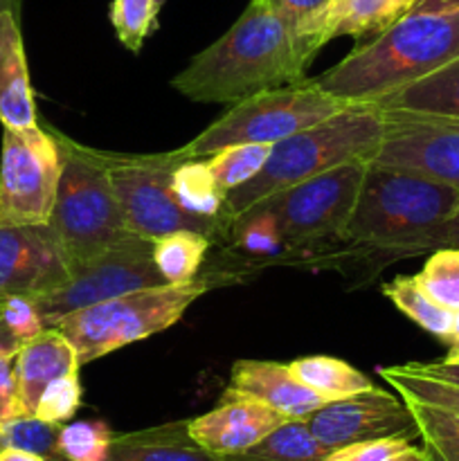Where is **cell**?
<instances>
[{"instance_id":"obj_35","label":"cell","mask_w":459,"mask_h":461,"mask_svg":"<svg viewBox=\"0 0 459 461\" xmlns=\"http://www.w3.org/2000/svg\"><path fill=\"white\" fill-rule=\"evenodd\" d=\"M0 322L4 324V329L12 333L18 345H22L45 329L36 300L30 295H3Z\"/></svg>"},{"instance_id":"obj_39","label":"cell","mask_w":459,"mask_h":461,"mask_svg":"<svg viewBox=\"0 0 459 461\" xmlns=\"http://www.w3.org/2000/svg\"><path fill=\"white\" fill-rule=\"evenodd\" d=\"M410 367L417 369V372L428 374L432 378H439V381L453 383L459 385V345L450 347L448 354L439 360H430V363H408Z\"/></svg>"},{"instance_id":"obj_2","label":"cell","mask_w":459,"mask_h":461,"mask_svg":"<svg viewBox=\"0 0 459 461\" xmlns=\"http://www.w3.org/2000/svg\"><path fill=\"white\" fill-rule=\"evenodd\" d=\"M459 59V12L408 14L313 81L346 104H378Z\"/></svg>"},{"instance_id":"obj_30","label":"cell","mask_w":459,"mask_h":461,"mask_svg":"<svg viewBox=\"0 0 459 461\" xmlns=\"http://www.w3.org/2000/svg\"><path fill=\"white\" fill-rule=\"evenodd\" d=\"M162 0H112L111 23L117 41L140 54L148 36L160 25Z\"/></svg>"},{"instance_id":"obj_46","label":"cell","mask_w":459,"mask_h":461,"mask_svg":"<svg viewBox=\"0 0 459 461\" xmlns=\"http://www.w3.org/2000/svg\"><path fill=\"white\" fill-rule=\"evenodd\" d=\"M459 345V311L454 313V322H453V338H450V347Z\"/></svg>"},{"instance_id":"obj_43","label":"cell","mask_w":459,"mask_h":461,"mask_svg":"<svg viewBox=\"0 0 459 461\" xmlns=\"http://www.w3.org/2000/svg\"><path fill=\"white\" fill-rule=\"evenodd\" d=\"M394 461H430V457L426 455V450H418L414 448V446H410V448H405L403 453L396 455Z\"/></svg>"},{"instance_id":"obj_14","label":"cell","mask_w":459,"mask_h":461,"mask_svg":"<svg viewBox=\"0 0 459 461\" xmlns=\"http://www.w3.org/2000/svg\"><path fill=\"white\" fill-rule=\"evenodd\" d=\"M70 279L57 237L48 225L0 228V297H40Z\"/></svg>"},{"instance_id":"obj_45","label":"cell","mask_w":459,"mask_h":461,"mask_svg":"<svg viewBox=\"0 0 459 461\" xmlns=\"http://www.w3.org/2000/svg\"><path fill=\"white\" fill-rule=\"evenodd\" d=\"M12 12V14H21V0H0V14Z\"/></svg>"},{"instance_id":"obj_29","label":"cell","mask_w":459,"mask_h":461,"mask_svg":"<svg viewBox=\"0 0 459 461\" xmlns=\"http://www.w3.org/2000/svg\"><path fill=\"white\" fill-rule=\"evenodd\" d=\"M270 149H273V144H232V147H225L220 151L212 153L205 160L219 187L228 194L246 185L248 180H252L264 169L266 160L270 156Z\"/></svg>"},{"instance_id":"obj_44","label":"cell","mask_w":459,"mask_h":461,"mask_svg":"<svg viewBox=\"0 0 459 461\" xmlns=\"http://www.w3.org/2000/svg\"><path fill=\"white\" fill-rule=\"evenodd\" d=\"M18 342L14 340V336L12 333L7 331V329H4V324L0 322V349H9V351H18Z\"/></svg>"},{"instance_id":"obj_15","label":"cell","mask_w":459,"mask_h":461,"mask_svg":"<svg viewBox=\"0 0 459 461\" xmlns=\"http://www.w3.org/2000/svg\"><path fill=\"white\" fill-rule=\"evenodd\" d=\"M284 421L288 419H284L261 401L225 390L223 399L214 410L189 419V435L207 453L232 457L259 444Z\"/></svg>"},{"instance_id":"obj_1","label":"cell","mask_w":459,"mask_h":461,"mask_svg":"<svg viewBox=\"0 0 459 461\" xmlns=\"http://www.w3.org/2000/svg\"><path fill=\"white\" fill-rule=\"evenodd\" d=\"M313 59L295 27L250 0L238 21L198 52L171 86L198 104H237L264 90L302 84Z\"/></svg>"},{"instance_id":"obj_31","label":"cell","mask_w":459,"mask_h":461,"mask_svg":"<svg viewBox=\"0 0 459 461\" xmlns=\"http://www.w3.org/2000/svg\"><path fill=\"white\" fill-rule=\"evenodd\" d=\"M423 291L444 309L459 311V248L446 246L432 250L421 273L414 275Z\"/></svg>"},{"instance_id":"obj_41","label":"cell","mask_w":459,"mask_h":461,"mask_svg":"<svg viewBox=\"0 0 459 461\" xmlns=\"http://www.w3.org/2000/svg\"><path fill=\"white\" fill-rule=\"evenodd\" d=\"M454 246L459 248V212L441 228L439 237H436V248Z\"/></svg>"},{"instance_id":"obj_20","label":"cell","mask_w":459,"mask_h":461,"mask_svg":"<svg viewBox=\"0 0 459 461\" xmlns=\"http://www.w3.org/2000/svg\"><path fill=\"white\" fill-rule=\"evenodd\" d=\"M106 461H228L207 453L189 435V421L165 423L112 437Z\"/></svg>"},{"instance_id":"obj_8","label":"cell","mask_w":459,"mask_h":461,"mask_svg":"<svg viewBox=\"0 0 459 461\" xmlns=\"http://www.w3.org/2000/svg\"><path fill=\"white\" fill-rule=\"evenodd\" d=\"M102 153L130 234L156 241L178 230H194L212 241L230 239L232 221L196 216L184 210L176 198L171 176L180 162L187 160L183 149L153 156Z\"/></svg>"},{"instance_id":"obj_23","label":"cell","mask_w":459,"mask_h":461,"mask_svg":"<svg viewBox=\"0 0 459 461\" xmlns=\"http://www.w3.org/2000/svg\"><path fill=\"white\" fill-rule=\"evenodd\" d=\"M327 446L320 444L304 419L284 421L266 435L259 444L243 453L225 457L228 461H324L331 455Z\"/></svg>"},{"instance_id":"obj_37","label":"cell","mask_w":459,"mask_h":461,"mask_svg":"<svg viewBox=\"0 0 459 461\" xmlns=\"http://www.w3.org/2000/svg\"><path fill=\"white\" fill-rule=\"evenodd\" d=\"M14 356H16V351L0 349V426L21 417Z\"/></svg>"},{"instance_id":"obj_27","label":"cell","mask_w":459,"mask_h":461,"mask_svg":"<svg viewBox=\"0 0 459 461\" xmlns=\"http://www.w3.org/2000/svg\"><path fill=\"white\" fill-rule=\"evenodd\" d=\"M414 426L430 461H459V412L408 401Z\"/></svg>"},{"instance_id":"obj_3","label":"cell","mask_w":459,"mask_h":461,"mask_svg":"<svg viewBox=\"0 0 459 461\" xmlns=\"http://www.w3.org/2000/svg\"><path fill=\"white\" fill-rule=\"evenodd\" d=\"M459 212V192L414 171L367 165L346 241L394 257L436 250L441 228Z\"/></svg>"},{"instance_id":"obj_11","label":"cell","mask_w":459,"mask_h":461,"mask_svg":"<svg viewBox=\"0 0 459 461\" xmlns=\"http://www.w3.org/2000/svg\"><path fill=\"white\" fill-rule=\"evenodd\" d=\"M165 284V277L153 261L151 239L126 234L122 241L70 275V279L57 291L36 297V306L48 329L57 327L66 315L75 311Z\"/></svg>"},{"instance_id":"obj_47","label":"cell","mask_w":459,"mask_h":461,"mask_svg":"<svg viewBox=\"0 0 459 461\" xmlns=\"http://www.w3.org/2000/svg\"><path fill=\"white\" fill-rule=\"evenodd\" d=\"M0 306H3V297H0Z\"/></svg>"},{"instance_id":"obj_9","label":"cell","mask_w":459,"mask_h":461,"mask_svg":"<svg viewBox=\"0 0 459 461\" xmlns=\"http://www.w3.org/2000/svg\"><path fill=\"white\" fill-rule=\"evenodd\" d=\"M369 162L354 160L264 198L250 210L273 219L284 250L345 237ZM248 212V210H246Z\"/></svg>"},{"instance_id":"obj_12","label":"cell","mask_w":459,"mask_h":461,"mask_svg":"<svg viewBox=\"0 0 459 461\" xmlns=\"http://www.w3.org/2000/svg\"><path fill=\"white\" fill-rule=\"evenodd\" d=\"M369 165L414 171L459 192V117L382 111V140Z\"/></svg>"},{"instance_id":"obj_33","label":"cell","mask_w":459,"mask_h":461,"mask_svg":"<svg viewBox=\"0 0 459 461\" xmlns=\"http://www.w3.org/2000/svg\"><path fill=\"white\" fill-rule=\"evenodd\" d=\"M58 430L57 423L40 421L36 417H16L0 426V450L18 448L45 457L48 461L58 459Z\"/></svg>"},{"instance_id":"obj_42","label":"cell","mask_w":459,"mask_h":461,"mask_svg":"<svg viewBox=\"0 0 459 461\" xmlns=\"http://www.w3.org/2000/svg\"><path fill=\"white\" fill-rule=\"evenodd\" d=\"M0 461H48L40 455L27 453V450H18V448H3L0 450Z\"/></svg>"},{"instance_id":"obj_13","label":"cell","mask_w":459,"mask_h":461,"mask_svg":"<svg viewBox=\"0 0 459 461\" xmlns=\"http://www.w3.org/2000/svg\"><path fill=\"white\" fill-rule=\"evenodd\" d=\"M310 432L328 450L342 448L360 441L387 439V437H418L412 412L403 396L387 390H369L346 399L328 401L315 410L309 419Z\"/></svg>"},{"instance_id":"obj_26","label":"cell","mask_w":459,"mask_h":461,"mask_svg":"<svg viewBox=\"0 0 459 461\" xmlns=\"http://www.w3.org/2000/svg\"><path fill=\"white\" fill-rule=\"evenodd\" d=\"M212 239L194 230H178L153 241V261L166 284L196 282Z\"/></svg>"},{"instance_id":"obj_19","label":"cell","mask_w":459,"mask_h":461,"mask_svg":"<svg viewBox=\"0 0 459 461\" xmlns=\"http://www.w3.org/2000/svg\"><path fill=\"white\" fill-rule=\"evenodd\" d=\"M0 122L7 129L39 124L21 25L12 12L0 14Z\"/></svg>"},{"instance_id":"obj_4","label":"cell","mask_w":459,"mask_h":461,"mask_svg":"<svg viewBox=\"0 0 459 461\" xmlns=\"http://www.w3.org/2000/svg\"><path fill=\"white\" fill-rule=\"evenodd\" d=\"M382 140V108L351 104L320 124L273 144L264 169L241 187L225 194L232 221L264 198L315 178L345 162H369Z\"/></svg>"},{"instance_id":"obj_18","label":"cell","mask_w":459,"mask_h":461,"mask_svg":"<svg viewBox=\"0 0 459 461\" xmlns=\"http://www.w3.org/2000/svg\"><path fill=\"white\" fill-rule=\"evenodd\" d=\"M79 367L81 360L75 347L66 340L58 329L48 327L22 342L14 356L21 417H34L45 387L66 374L79 372Z\"/></svg>"},{"instance_id":"obj_22","label":"cell","mask_w":459,"mask_h":461,"mask_svg":"<svg viewBox=\"0 0 459 461\" xmlns=\"http://www.w3.org/2000/svg\"><path fill=\"white\" fill-rule=\"evenodd\" d=\"M171 183L176 198L187 212L205 219L232 221L225 205V192L216 183L205 158H189L180 162L174 169Z\"/></svg>"},{"instance_id":"obj_34","label":"cell","mask_w":459,"mask_h":461,"mask_svg":"<svg viewBox=\"0 0 459 461\" xmlns=\"http://www.w3.org/2000/svg\"><path fill=\"white\" fill-rule=\"evenodd\" d=\"M81 405V383H79V372L66 374V376L57 378V381L50 383L45 387V392L40 394L39 405H36L34 417L40 421L63 423L70 421L76 414Z\"/></svg>"},{"instance_id":"obj_7","label":"cell","mask_w":459,"mask_h":461,"mask_svg":"<svg viewBox=\"0 0 459 461\" xmlns=\"http://www.w3.org/2000/svg\"><path fill=\"white\" fill-rule=\"evenodd\" d=\"M346 106L351 104L333 97L310 79L279 86L232 104L225 115L180 149L189 160L207 158L232 144H277L328 120Z\"/></svg>"},{"instance_id":"obj_21","label":"cell","mask_w":459,"mask_h":461,"mask_svg":"<svg viewBox=\"0 0 459 461\" xmlns=\"http://www.w3.org/2000/svg\"><path fill=\"white\" fill-rule=\"evenodd\" d=\"M376 106L382 111H412L459 117V59L428 75L426 79L390 95Z\"/></svg>"},{"instance_id":"obj_6","label":"cell","mask_w":459,"mask_h":461,"mask_svg":"<svg viewBox=\"0 0 459 461\" xmlns=\"http://www.w3.org/2000/svg\"><path fill=\"white\" fill-rule=\"evenodd\" d=\"M212 284L196 279L192 284H165L142 288L88 309L66 315L54 329L75 347L81 365L104 358L133 342L147 340L180 322L189 306L201 300Z\"/></svg>"},{"instance_id":"obj_24","label":"cell","mask_w":459,"mask_h":461,"mask_svg":"<svg viewBox=\"0 0 459 461\" xmlns=\"http://www.w3.org/2000/svg\"><path fill=\"white\" fill-rule=\"evenodd\" d=\"M288 367L309 390L322 396L327 403L374 387L363 372L351 367L345 360L331 358V356H304V358L288 363Z\"/></svg>"},{"instance_id":"obj_28","label":"cell","mask_w":459,"mask_h":461,"mask_svg":"<svg viewBox=\"0 0 459 461\" xmlns=\"http://www.w3.org/2000/svg\"><path fill=\"white\" fill-rule=\"evenodd\" d=\"M385 383H390L392 390L408 401H418V403L436 405V408L453 410L459 412V385L439 381L428 374L417 372V369L405 365H392V367L378 369Z\"/></svg>"},{"instance_id":"obj_5","label":"cell","mask_w":459,"mask_h":461,"mask_svg":"<svg viewBox=\"0 0 459 461\" xmlns=\"http://www.w3.org/2000/svg\"><path fill=\"white\" fill-rule=\"evenodd\" d=\"M50 131L61 151V176L48 228L57 237L68 270L75 275L130 232L104 153Z\"/></svg>"},{"instance_id":"obj_25","label":"cell","mask_w":459,"mask_h":461,"mask_svg":"<svg viewBox=\"0 0 459 461\" xmlns=\"http://www.w3.org/2000/svg\"><path fill=\"white\" fill-rule=\"evenodd\" d=\"M382 293H385L387 300H390L405 318L412 320L417 327H421L423 331L435 336L436 340L450 345L454 313L453 311L444 309L441 304H436V302L423 291L421 284L417 282V277L399 275V277H394L390 284L382 286Z\"/></svg>"},{"instance_id":"obj_36","label":"cell","mask_w":459,"mask_h":461,"mask_svg":"<svg viewBox=\"0 0 459 461\" xmlns=\"http://www.w3.org/2000/svg\"><path fill=\"white\" fill-rule=\"evenodd\" d=\"M408 437H387V439L360 441L336 448L324 461H392L396 455L410 448Z\"/></svg>"},{"instance_id":"obj_16","label":"cell","mask_w":459,"mask_h":461,"mask_svg":"<svg viewBox=\"0 0 459 461\" xmlns=\"http://www.w3.org/2000/svg\"><path fill=\"white\" fill-rule=\"evenodd\" d=\"M417 0H328L297 30L309 52L318 54L333 39H374L412 12Z\"/></svg>"},{"instance_id":"obj_17","label":"cell","mask_w":459,"mask_h":461,"mask_svg":"<svg viewBox=\"0 0 459 461\" xmlns=\"http://www.w3.org/2000/svg\"><path fill=\"white\" fill-rule=\"evenodd\" d=\"M230 392L252 396L288 421L309 419L327 401L304 385L288 365L270 360H238L230 374Z\"/></svg>"},{"instance_id":"obj_40","label":"cell","mask_w":459,"mask_h":461,"mask_svg":"<svg viewBox=\"0 0 459 461\" xmlns=\"http://www.w3.org/2000/svg\"><path fill=\"white\" fill-rule=\"evenodd\" d=\"M459 12V0H417L410 14H444Z\"/></svg>"},{"instance_id":"obj_32","label":"cell","mask_w":459,"mask_h":461,"mask_svg":"<svg viewBox=\"0 0 459 461\" xmlns=\"http://www.w3.org/2000/svg\"><path fill=\"white\" fill-rule=\"evenodd\" d=\"M115 432L104 421L63 423L58 430L61 461H106Z\"/></svg>"},{"instance_id":"obj_38","label":"cell","mask_w":459,"mask_h":461,"mask_svg":"<svg viewBox=\"0 0 459 461\" xmlns=\"http://www.w3.org/2000/svg\"><path fill=\"white\" fill-rule=\"evenodd\" d=\"M256 3L266 5L270 12L277 14L279 18L288 23L291 27H295V32L309 21L313 14H318L328 0H256Z\"/></svg>"},{"instance_id":"obj_10","label":"cell","mask_w":459,"mask_h":461,"mask_svg":"<svg viewBox=\"0 0 459 461\" xmlns=\"http://www.w3.org/2000/svg\"><path fill=\"white\" fill-rule=\"evenodd\" d=\"M61 176V151L52 131L3 126L0 228L48 225Z\"/></svg>"}]
</instances>
